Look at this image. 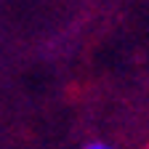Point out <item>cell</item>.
Masks as SVG:
<instances>
[{
	"instance_id": "6da1fadb",
	"label": "cell",
	"mask_w": 149,
	"mask_h": 149,
	"mask_svg": "<svg viewBox=\"0 0 149 149\" xmlns=\"http://www.w3.org/2000/svg\"><path fill=\"white\" fill-rule=\"evenodd\" d=\"M85 149H112L109 144H101V141H93V144H88Z\"/></svg>"
}]
</instances>
